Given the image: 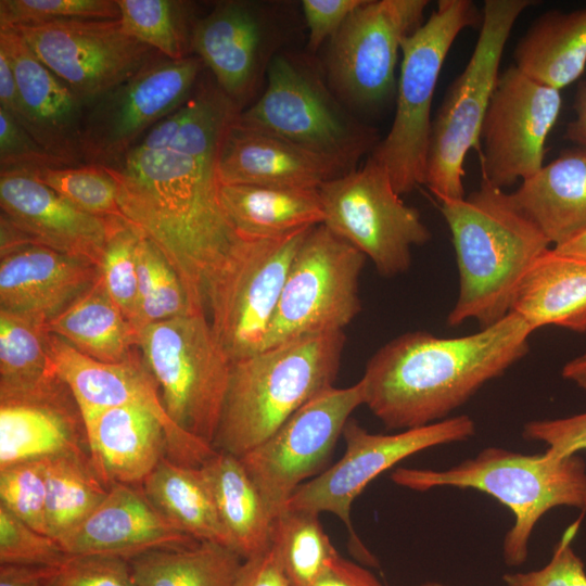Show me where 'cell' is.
I'll return each instance as SVG.
<instances>
[{"instance_id": "obj_1", "label": "cell", "mask_w": 586, "mask_h": 586, "mask_svg": "<svg viewBox=\"0 0 586 586\" xmlns=\"http://www.w3.org/2000/svg\"><path fill=\"white\" fill-rule=\"evenodd\" d=\"M239 112L216 84H200L123 156L102 165L117 184L123 215L160 249L201 313L211 280L244 238L224 211L217 176Z\"/></svg>"}, {"instance_id": "obj_2", "label": "cell", "mask_w": 586, "mask_h": 586, "mask_svg": "<svg viewBox=\"0 0 586 586\" xmlns=\"http://www.w3.org/2000/svg\"><path fill=\"white\" fill-rule=\"evenodd\" d=\"M533 332L509 311L464 336L438 337L423 331L396 336L367 362L359 380L364 405L388 430L444 420L524 357Z\"/></svg>"}, {"instance_id": "obj_3", "label": "cell", "mask_w": 586, "mask_h": 586, "mask_svg": "<svg viewBox=\"0 0 586 586\" xmlns=\"http://www.w3.org/2000/svg\"><path fill=\"white\" fill-rule=\"evenodd\" d=\"M438 204L459 271V293L447 324L474 319L481 329L487 328L510 311L520 281L550 243L509 193L483 177L468 196Z\"/></svg>"}, {"instance_id": "obj_4", "label": "cell", "mask_w": 586, "mask_h": 586, "mask_svg": "<svg viewBox=\"0 0 586 586\" xmlns=\"http://www.w3.org/2000/svg\"><path fill=\"white\" fill-rule=\"evenodd\" d=\"M344 346L343 331L311 334L231 362L213 448L241 457L263 443L333 386Z\"/></svg>"}, {"instance_id": "obj_5", "label": "cell", "mask_w": 586, "mask_h": 586, "mask_svg": "<svg viewBox=\"0 0 586 586\" xmlns=\"http://www.w3.org/2000/svg\"><path fill=\"white\" fill-rule=\"evenodd\" d=\"M391 479L419 492L442 486L473 488L508 507L514 515L502 543L509 566L524 563L532 532L550 509H586V464L576 454L553 458L546 453L523 455L488 447L445 470L398 468Z\"/></svg>"}, {"instance_id": "obj_6", "label": "cell", "mask_w": 586, "mask_h": 586, "mask_svg": "<svg viewBox=\"0 0 586 586\" xmlns=\"http://www.w3.org/2000/svg\"><path fill=\"white\" fill-rule=\"evenodd\" d=\"M479 24L482 14L473 1L440 0L429 18L402 42L395 116L371 155L399 195L425 182L431 106L441 69L457 36Z\"/></svg>"}, {"instance_id": "obj_7", "label": "cell", "mask_w": 586, "mask_h": 586, "mask_svg": "<svg viewBox=\"0 0 586 586\" xmlns=\"http://www.w3.org/2000/svg\"><path fill=\"white\" fill-rule=\"evenodd\" d=\"M138 348L158 385L168 417L212 446L226 399L231 360L207 315L193 313L150 324L139 333Z\"/></svg>"}, {"instance_id": "obj_8", "label": "cell", "mask_w": 586, "mask_h": 586, "mask_svg": "<svg viewBox=\"0 0 586 586\" xmlns=\"http://www.w3.org/2000/svg\"><path fill=\"white\" fill-rule=\"evenodd\" d=\"M531 0H486L477 41L432 122L424 184L437 201L464 198L463 162L480 153L482 124L513 25Z\"/></svg>"}, {"instance_id": "obj_9", "label": "cell", "mask_w": 586, "mask_h": 586, "mask_svg": "<svg viewBox=\"0 0 586 586\" xmlns=\"http://www.w3.org/2000/svg\"><path fill=\"white\" fill-rule=\"evenodd\" d=\"M366 258L323 224L313 227L291 263L262 351L343 331L361 310L358 281Z\"/></svg>"}, {"instance_id": "obj_10", "label": "cell", "mask_w": 586, "mask_h": 586, "mask_svg": "<svg viewBox=\"0 0 586 586\" xmlns=\"http://www.w3.org/2000/svg\"><path fill=\"white\" fill-rule=\"evenodd\" d=\"M311 228L244 237L211 280L206 313L231 362L262 351L291 263Z\"/></svg>"}, {"instance_id": "obj_11", "label": "cell", "mask_w": 586, "mask_h": 586, "mask_svg": "<svg viewBox=\"0 0 586 586\" xmlns=\"http://www.w3.org/2000/svg\"><path fill=\"white\" fill-rule=\"evenodd\" d=\"M235 122L347 166L374 141L372 129L354 122L320 79L290 56L276 55L262 97Z\"/></svg>"}, {"instance_id": "obj_12", "label": "cell", "mask_w": 586, "mask_h": 586, "mask_svg": "<svg viewBox=\"0 0 586 586\" xmlns=\"http://www.w3.org/2000/svg\"><path fill=\"white\" fill-rule=\"evenodd\" d=\"M319 193L323 225L370 258L381 276L405 272L411 247L431 238L418 211L400 199L372 156L360 168L321 184Z\"/></svg>"}, {"instance_id": "obj_13", "label": "cell", "mask_w": 586, "mask_h": 586, "mask_svg": "<svg viewBox=\"0 0 586 586\" xmlns=\"http://www.w3.org/2000/svg\"><path fill=\"white\" fill-rule=\"evenodd\" d=\"M474 433V421L466 415L393 434L370 433L349 419L342 433L346 444L344 455L321 474L303 483L290 497L285 509L336 515L347 526L356 557L368 565L378 566L377 559L353 530L354 500L371 481L407 457L433 446L466 441Z\"/></svg>"}, {"instance_id": "obj_14", "label": "cell", "mask_w": 586, "mask_h": 586, "mask_svg": "<svg viewBox=\"0 0 586 586\" xmlns=\"http://www.w3.org/2000/svg\"><path fill=\"white\" fill-rule=\"evenodd\" d=\"M195 55L157 54L137 74L86 106L81 129L85 164L109 165L194 92L203 68Z\"/></svg>"}, {"instance_id": "obj_15", "label": "cell", "mask_w": 586, "mask_h": 586, "mask_svg": "<svg viewBox=\"0 0 586 586\" xmlns=\"http://www.w3.org/2000/svg\"><path fill=\"white\" fill-rule=\"evenodd\" d=\"M361 383L332 386L295 411L263 443L239 457L275 519L303 482L323 467L352 412Z\"/></svg>"}, {"instance_id": "obj_16", "label": "cell", "mask_w": 586, "mask_h": 586, "mask_svg": "<svg viewBox=\"0 0 586 586\" xmlns=\"http://www.w3.org/2000/svg\"><path fill=\"white\" fill-rule=\"evenodd\" d=\"M12 28L85 107L160 54L129 36L120 20L62 21Z\"/></svg>"}, {"instance_id": "obj_17", "label": "cell", "mask_w": 586, "mask_h": 586, "mask_svg": "<svg viewBox=\"0 0 586 586\" xmlns=\"http://www.w3.org/2000/svg\"><path fill=\"white\" fill-rule=\"evenodd\" d=\"M428 4V0H365L348 16L332 38L328 56L330 78L345 99L373 107L392 98L402 42L423 24Z\"/></svg>"}, {"instance_id": "obj_18", "label": "cell", "mask_w": 586, "mask_h": 586, "mask_svg": "<svg viewBox=\"0 0 586 586\" xmlns=\"http://www.w3.org/2000/svg\"><path fill=\"white\" fill-rule=\"evenodd\" d=\"M561 105L560 90L528 78L514 65L499 74L481 128L482 177L502 190L536 174Z\"/></svg>"}, {"instance_id": "obj_19", "label": "cell", "mask_w": 586, "mask_h": 586, "mask_svg": "<svg viewBox=\"0 0 586 586\" xmlns=\"http://www.w3.org/2000/svg\"><path fill=\"white\" fill-rule=\"evenodd\" d=\"M92 467L104 485L141 486L163 457L201 467L215 449L168 416L128 404L82 416Z\"/></svg>"}, {"instance_id": "obj_20", "label": "cell", "mask_w": 586, "mask_h": 586, "mask_svg": "<svg viewBox=\"0 0 586 586\" xmlns=\"http://www.w3.org/2000/svg\"><path fill=\"white\" fill-rule=\"evenodd\" d=\"M0 207L24 244L46 246L99 267L109 217L82 212L25 173L0 174Z\"/></svg>"}, {"instance_id": "obj_21", "label": "cell", "mask_w": 586, "mask_h": 586, "mask_svg": "<svg viewBox=\"0 0 586 586\" xmlns=\"http://www.w3.org/2000/svg\"><path fill=\"white\" fill-rule=\"evenodd\" d=\"M59 543L68 556L130 560L150 551L184 548L199 542L166 520L141 486L116 483L103 501Z\"/></svg>"}, {"instance_id": "obj_22", "label": "cell", "mask_w": 586, "mask_h": 586, "mask_svg": "<svg viewBox=\"0 0 586 586\" xmlns=\"http://www.w3.org/2000/svg\"><path fill=\"white\" fill-rule=\"evenodd\" d=\"M0 47L9 55L16 79L18 123L50 154L72 166L85 164L80 143L85 104L14 28H0Z\"/></svg>"}, {"instance_id": "obj_23", "label": "cell", "mask_w": 586, "mask_h": 586, "mask_svg": "<svg viewBox=\"0 0 586 586\" xmlns=\"http://www.w3.org/2000/svg\"><path fill=\"white\" fill-rule=\"evenodd\" d=\"M99 267L55 250L25 244L0 255V310L47 326L86 293Z\"/></svg>"}, {"instance_id": "obj_24", "label": "cell", "mask_w": 586, "mask_h": 586, "mask_svg": "<svg viewBox=\"0 0 586 586\" xmlns=\"http://www.w3.org/2000/svg\"><path fill=\"white\" fill-rule=\"evenodd\" d=\"M62 455L90 458L80 409L62 380L33 394L0 398V469Z\"/></svg>"}, {"instance_id": "obj_25", "label": "cell", "mask_w": 586, "mask_h": 586, "mask_svg": "<svg viewBox=\"0 0 586 586\" xmlns=\"http://www.w3.org/2000/svg\"><path fill=\"white\" fill-rule=\"evenodd\" d=\"M348 167L234 119L219 150L217 176L220 184L319 188Z\"/></svg>"}, {"instance_id": "obj_26", "label": "cell", "mask_w": 586, "mask_h": 586, "mask_svg": "<svg viewBox=\"0 0 586 586\" xmlns=\"http://www.w3.org/2000/svg\"><path fill=\"white\" fill-rule=\"evenodd\" d=\"M263 35L256 7L240 0L218 2L193 28L192 52L240 111L258 75Z\"/></svg>"}, {"instance_id": "obj_27", "label": "cell", "mask_w": 586, "mask_h": 586, "mask_svg": "<svg viewBox=\"0 0 586 586\" xmlns=\"http://www.w3.org/2000/svg\"><path fill=\"white\" fill-rule=\"evenodd\" d=\"M47 346L54 370L74 396L81 416L128 404H141L168 416L139 349L125 361L105 362L49 332Z\"/></svg>"}, {"instance_id": "obj_28", "label": "cell", "mask_w": 586, "mask_h": 586, "mask_svg": "<svg viewBox=\"0 0 586 586\" xmlns=\"http://www.w3.org/2000/svg\"><path fill=\"white\" fill-rule=\"evenodd\" d=\"M550 244L586 231V148L564 150L509 193Z\"/></svg>"}, {"instance_id": "obj_29", "label": "cell", "mask_w": 586, "mask_h": 586, "mask_svg": "<svg viewBox=\"0 0 586 586\" xmlns=\"http://www.w3.org/2000/svg\"><path fill=\"white\" fill-rule=\"evenodd\" d=\"M510 311L533 331L552 324L586 332V259L547 250L520 281Z\"/></svg>"}, {"instance_id": "obj_30", "label": "cell", "mask_w": 586, "mask_h": 586, "mask_svg": "<svg viewBox=\"0 0 586 586\" xmlns=\"http://www.w3.org/2000/svg\"><path fill=\"white\" fill-rule=\"evenodd\" d=\"M224 211L245 238H276L323 224L319 188L220 184Z\"/></svg>"}, {"instance_id": "obj_31", "label": "cell", "mask_w": 586, "mask_h": 586, "mask_svg": "<svg viewBox=\"0 0 586 586\" xmlns=\"http://www.w3.org/2000/svg\"><path fill=\"white\" fill-rule=\"evenodd\" d=\"M232 549L243 559L266 552L273 518L241 459L217 451L201 466Z\"/></svg>"}, {"instance_id": "obj_32", "label": "cell", "mask_w": 586, "mask_h": 586, "mask_svg": "<svg viewBox=\"0 0 586 586\" xmlns=\"http://www.w3.org/2000/svg\"><path fill=\"white\" fill-rule=\"evenodd\" d=\"M514 66L528 78L560 90L586 67V8L539 15L515 46Z\"/></svg>"}, {"instance_id": "obj_33", "label": "cell", "mask_w": 586, "mask_h": 586, "mask_svg": "<svg viewBox=\"0 0 586 586\" xmlns=\"http://www.w3.org/2000/svg\"><path fill=\"white\" fill-rule=\"evenodd\" d=\"M141 487L154 508L176 528L198 542L232 549L201 467L180 464L165 456Z\"/></svg>"}, {"instance_id": "obj_34", "label": "cell", "mask_w": 586, "mask_h": 586, "mask_svg": "<svg viewBox=\"0 0 586 586\" xmlns=\"http://www.w3.org/2000/svg\"><path fill=\"white\" fill-rule=\"evenodd\" d=\"M46 330L100 361L122 362L139 349L138 333L106 292L100 275Z\"/></svg>"}, {"instance_id": "obj_35", "label": "cell", "mask_w": 586, "mask_h": 586, "mask_svg": "<svg viewBox=\"0 0 586 586\" xmlns=\"http://www.w3.org/2000/svg\"><path fill=\"white\" fill-rule=\"evenodd\" d=\"M128 561L138 586H233L243 559L224 545L199 542Z\"/></svg>"}, {"instance_id": "obj_36", "label": "cell", "mask_w": 586, "mask_h": 586, "mask_svg": "<svg viewBox=\"0 0 586 586\" xmlns=\"http://www.w3.org/2000/svg\"><path fill=\"white\" fill-rule=\"evenodd\" d=\"M47 335L44 326L0 310V398L33 394L61 381Z\"/></svg>"}, {"instance_id": "obj_37", "label": "cell", "mask_w": 586, "mask_h": 586, "mask_svg": "<svg viewBox=\"0 0 586 586\" xmlns=\"http://www.w3.org/2000/svg\"><path fill=\"white\" fill-rule=\"evenodd\" d=\"M43 460L47 530L49 536L60 542L103 501L109 488L90 458L62 455Z\"/></svg>"}, {"instance_id": "obj_38", "label": "cell", "mask_w": 586, "mask_h": 586, "mask_svg": "<svg viewBox=\"0 0 586 586\" xmlns=\"http://www.w3.org/2000/svg\"><path fill=\"white\" fill-rule=\"evenodd\" d=\"M270 549L291 586H311L340 556L319 514L284 509L273 521Z\"/></svg>"}, {"instance_id": "obj_39", "label": "cell", "mask_w": 586, "mask_h": 586, "mask_svg": "<svg viewBox=\"0 0 586 586\" xmlns=\"http://www.w3.org/2000/svg\"><path fill=\"white\" fill-rule=\"evenodd\" d=\"M124 30L165 58L192 53L196 20L193 4L181 0H117Z\"/></svg>"}, {"instance_id": "obj_40", "label": "cell", "mask_w": 586, "mask_h": 586, "mask_svg": "<svg viewBox=\"0 0 586 586\" xmlns=\"http://www.w3.org/2000/svg\"><path fill=\"white\" fill-rule=\"evenodd\" d=\"M137 308L130 323L138 335L150 324L201 313L193 309L176 270L142 231L137 247Z\"/></svg>"}, {"instance_id": "obj_41", "label": "cell", "mask_w": 586, "mask_h": 586, "mask_svg": "<svg viewBox=\"0 0 586 586\" xmlns=\"http://www.w3.org/2000/svg\"><path fill=\"white\" fill-rule=\"evenodd\" d=\"M20 173L36 178L82 212L99 217H125L117 201V184L102 165L46 167Z\"/></svg>"}, {"instance_id": "obj_42", "label": "cell", "mask_w": 586, "mask_h": 586, "mask_svg": "<svg viewBox=\"0 0 586 586\" xmlns=\"http://www.w3.org/2000/svg\"><path fill=\"white\" fill-rule=\"evenodd\" d=\"M141 231L125 217H109V232L99 265L106 292L131 321L138 297L137 247Z\"/></svg>"}, {"instance_id": "obj_43", "label": "cell", "mask_w": 586, "mask_h": 586, "mask_svg": "<svg viewBox=\"0 0 586 586\" xmlns=\"http://www.w3.org/2000/svg\"><path fill=\"white\" fill-rule=\"evenodd\" d=\"M120 20L117 0H1L0 28L62 21Z\"/></svg>"}, {"instance_id": "obj_44", "label": "cell", "mask_w": 586, "mask_h": 586, "mask_svg": "<svg viewBox=\"0 0 586 586\" xmlns=\"http://www.w3.org/2000/svg\"><path fill=\"white\" fill-rule=\"evenodd\" d=\"M44 460L0 469V506L34 530L47 534Z\"/></svg>"}, {"instance_id": "obj_45", "label": "cell", "mask_w": 586, "mask_h": 586, "mask_svg": "<svg viewBox=\"0 0 586 586\" xmlns=\"http://www.w3.org/2000/svg\"><path fill=\"white\" fill-rule=\"evenodd\" d=\"M67 558L56 539L0 506V564L59 566Z\"/></svg>"}, {"instance_id": "obj_46", "label": "cell", "mask_w": 586, "mask_h": 586, "mask_svg": "<svg viewBox=\"0 0 586 586\" xmlns=\"http://www.w3.org/2000/svg\"><path fill=\"white\" fill-rule=\"evenodd\" d=\"M72 166L46 151L5 110L0 107V174Z\"/></svg>"}, {"instance_id": "obj_47", "label": "cell", "mask_w": 586, "mask_h": 586, "mask_svg": "<svg viewBox=\"0 0 586 586\" xmlns=\"http://www.w3.org/2000/svg\"><path fill=\"white\" fill-rule=\"evenodd\" d=\"M578 525L576 521L566 528L544 568L505 574L502 579L507 586H586L584 563L571 546Z\"/></svg>"}, {"instance_id": "obj_48", "label": "cell", "mask_w": 586, "mask_h": 586, "mask_svg": "<svg viewBox=\"0 0 586 586\" xmlns=\"http://www.w3.org/2000/svg\"><path fill=\"white\" fill-rule=\"evenodd\" d=\"M52 586H138L129 561L111 556H68Z\"/></svg>"}, {"instance_id": "obj_49", "label": "cell", "mask_w": 586, "mask_h": 586, "mask_svg": "<svg viewBox=\"0 0 586 586\" xmlns=\"http://www.w3.org/2000/svg\"><path fill=\"white\" fill-rule=\"evenodd\" d=\"M523 436L545 443L546 454L553 458L575 455L586 449V412L552 420H536L524 424Z\"/></svg>"}, {"instance_id": "obj_50", "label": "cell", "mask_w": 586, "mask_h": 586, "mask_svg": "<svg viewBox=\"0 0 586 586\" xmlns=\"http://www.w3.org/2000/svg\"><path fill=\"white\" fill-rule=\"evenodd\" d=\"M365 0H303L302 9L308 27V47L318 49L333 38L348 16Z\"/></svg>"}, {"instance_id": "obj_51", "label": "cell", "mask_w": 586, "mask_h": 586, "mask_svg": "<svg viewBox=\"0 0 586 586\" xmlns=\"http://www.w3.org/2000/svg\"><path fill=\"white\" fill-rule=\"evenodd\" d=\"M233 586H291L280 561L269 548L266 552L243 560Z\"/></svg>"}, {"instance_id": "obj_52", "label": "cell", "mask_w": 586, "mask_h": 586, "mask_svg": "<svg viewBox=\"0 0 586 586\" xmlns=\"http://www.w3.org/2000/svg\"><path fill=\"white\" fill-rule=\"evenodd\" d=\"M311 586H383L366 568L339 556Z\"/></svg>"}, {"instance_id": "obj_53", "label": "cell", "mask_w": 586, "mask_h": 586, "mask_svg": "<svg viewBox=\"0 0 586 586\" xmlns=\"http://www.w3.org/2000/svg\"><path fill=\"white\" fill-rule=\"evenodd\" d=\"M58 566L0 564V586H52Z\"/></svg>"}, {"instance_id": "obj_54", "label": "cell", "mask_w": 586, "mask_h": 586, "mask_svg": "<svg viewBox=\"0 0 586 586\" xmlns=\"http://www.w3.org/2000/svg\"><path fill=\"white\" fill-rule=\"evenodd\" d=\"M0 107L17 122L20 119V98L12 63L5 50L0 47Z\"/></svg>"}, {"instance_id": "obj_55", "label": "cell", "mask_w": 586, "mask_h": 586, "mask_svg": "<svg viewBox=\"0 0 586 586\" xmlns=\"http://www.w3.org/2000/svg\"><path fill=\"white\" fill-rule=\"evenodd\" d=\"M573 107L575 118L568 124L564 138L586 148V80L577 86Z\"/></svg>"}, {"instance_id": "obj_56", "label": "cell", "mask_w": 586, "mask_h": 586, "mask_svg": "<svg viewBox=\"0 0 586 586\" xmlns=\"http://www.w3.org/2000/svg\"><path fill=\"white\" fill-rule=\"evenodd\" d=\"M562 375L573 381L581 388L586 390V352L569 361L563 367Z\"/></svg>"}, {"instance_id": "obj_57", "label": "cell", "mask_w": 586, "mask_h": 586, "mask_svg": "<svg viewBox=\"0 0 586 586\" xmlns=\"http://www.w3.org/2000/svg\"><path fill=\"white\" fill-rule=\"evenodd\" d=\"M553 250L560 254L586 259V231L563 244L553 246Z\"/></svg>"}, {"instance_id": "obj_58", "label": "cell", "mask_w": 586, "mask_h": 586, "mask_svg": "<svg viewBox=\"0 0 586 586\" xmlns=\"http://www.w3.org/2000/svg\"><path fill=\"white\" fill-rule=\"evenodd\" d=\"M419 586H447L445 584H442V583H437V582H426V583H423Z\"/></svg>"}]
</instances>
